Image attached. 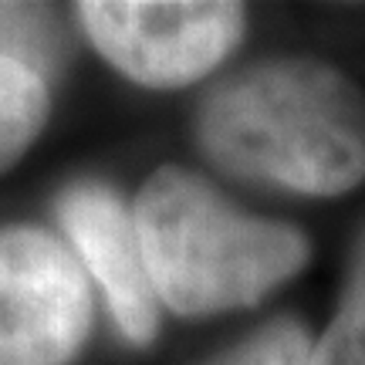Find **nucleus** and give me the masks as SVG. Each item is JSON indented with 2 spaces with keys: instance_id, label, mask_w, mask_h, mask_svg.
<instances>
[{
  "instance_id": "obj_8",
  "label": "nucleus",
  "mask_w": 365,
  "mask_h": 365,
  "mask_svg": "<svg viewBox=\"0 0 365 365\" xmlns=\"http://www.w3.org/2000/svg\"><path fill=\"white\" fill-rule=\"evenodd\" d=\"M314 341L294 318H271L264 328L250 331L203 365H312Z\"/></svg>"
},
{
  "instance_id": "obj_5",
  "label": "nucleus",
  "mask_w": 365,
  "mask_h": 365,
  "mask_svg": "<svg viewBox=\"0 0 365 365\" xmlns=\"http://www.w3.org/2000/svg\"><path fill=\"white\" fill-rule=\"evenodd\" d=\"M58 220L71 240L122 339L132 345H149L159 331V298L143 257L132 207H125L102 182H75L58 200Z\"/></svg>"
},
{
  "instance_id": "obj_3",
  "label": "nucleus",
  "mask_w": 365,
  "mask_h": 365,
  "mask_svg": "<svg viewBox=\"0 0 365 365\" xmlns=\"http://www.w3.org/2000/svg\"><path fill=\"white\" fill-rule=\"evenodd\" d=\"M75 14L95 51L145 88L207 78L244 38V7L223 0H88Z\"/></svg>"
},
{
  "instance_id": "obj_9",
  "label": "nucleus",
  "mask_w": 365,
  "mask_h": 365,
  "mask_svg": "<svg viewBox=\"0 0 365 365\" xmlns=\"http://www.w3.org/2000/svg\"><path fill=\"white\" fill-rule=\"evenodd\" d=\"M54 54H58V44L44 14L0 4V58L21 61L41 75V68L54 61Z\"/></svg>"
},
{
  "instance_id": "obj_6",
  "label": "nucleus",
  "mask_w": 365,
  "mask_h": 365,
  "mask_svg": "<svg viewBox=\"0 0 365 365\" xmlns=\"http://www.w3.org/2000/svg\"><path fill=\"white\" fill-rule=\"evenodd\" d=\"M48 122V85L34 68L0 58V173L24 156Z\"/></svg>"
},
{
  "instance_id": "obj_4",
  "label": "nucleus",
  "mask_w": 365,
  "mask_h": 365,
  "mask_svg": "<svg viewBox=\"0 0 365 365\" xmlns=\"http://www.w3.org/2000/svg\"><path fill=\"white\" fill-rule=\"evenodd\" d=\"M91 331L78 257L34 227L0 230V365H68Z\"/></svg>"
},
{
  "instance_id": "obj_2",
  "label": "nucleus",
  "mask_w": 365,
  "mask_h": 365,
  "mask_svg": "<svg viewBox=\"0 0 365 365\" xmlns=\"http://www.w3.org/2000/svg\"><path fill=\"white\" fill-rule=\"evenodd\" d=\"M132 217L159 304L182 318L250 308L312 257L298 227L240 213L180 166L143 182Z\"/></svg>"
},
{
  "instance_id": "obj_1",
  "label": "nucleus",
  "mask_w": 365,
  "mask_h": 365,
  "mask_svg": "<svg viewBox=\"0 0 365 365\" xmlns=\"http://www.w3.org/2000/svg\"><path fill=\"white\" fill-rule=\"evenodd\" d=\"M196 139L237 180L341 196L365 180V91L314 58L257 61L210 88Z\"/></svg>"
},
{
  "instance_id": "obj_7",
  "label": "nucleus",
  "mask_w": 365,
  "mask_h": 365,
  "mask_svg": "<svg viewBox=\"0 0 365 365\" xmlns=\"http://www.w3.org/2000/svg\"><path fill=\"white\" fill-rule=\"evenodd\" d=\"M312 365H365V230L355 244L339 308L314 341Z\"/></svg>"
}]
</instances>
